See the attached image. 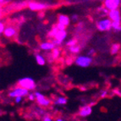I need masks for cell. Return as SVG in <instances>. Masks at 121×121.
<instances>
[{"mask_svg":"<svg viewBox=\"0 0 121 121\" xmlns=\"http://www.w3.org/2000/svg\"><path fill=\"white\" fill-rule=\"evenodd\" d=\"M18 86L24 89H26L30 92V91H34L36 88V81H35V80L32 77H30V76H26L19 79Z\"/></svg>","mask_w":121,"mask_h":121,"instance_id":"cell-1","label":"cell"},{"mask_svg":"<svg viewBox=\"0 0 121 121\" xmlns=\"http://www.w3.org/2000/svg\"><path fill=\"white\" fill-rule=\"evenodd\" d=\"M35 97H36V102L40 108H48L51 104H52V100L48 97H47L44 96L42 92L37 91H34Z\"/></svg>","mask_w":121,"mask_h":121,"instance_id":"cell-2","label":"cell"},{"mask_svg":"<svg viewBox=\"0 0 121 121\" xmlns=\"http://www.w3.org/2000/svg\"><path fill=\"white\" fill-rule=\"evenodd\" d=\"M93 63V58L87 55H78L75 59V65L81 68H87Z\"/></svg>","mask_w":121,"mask_h":121,"instance_id":"cell-3","label":"cell"},{"mask_svg":"<svg viewBox=\"0 0 121 121\" xmlns=\"http://www.w3.org/2000/svg\"><path fill=\"white\" fill-rule=\"evenodd\" d=\"M30 93V91H27L26 89H24L22 87L17 86L14 87L13 89H11L8 93V97L10 98H15V97H26L28 96V94Z\"/></svg>","mask_w":121,"mask_h":121,"instance_id":"cell-4","label":"cell"},{"mask_svg":"<svg viewBox=\"0 0 121 121\" xmlns=\"http://www.w3.org/2000/svg\"><path fill=\"white\" fill-rule=\"evenodd\" d=\"M96 26L100 31H109L112 29V21L108 18H103L97 20Z\"/></svg>","mask_w":121,"mask_h":121,"instance_id":"cell-5","label":"cell"},{"mask_svg":"<svg viewBox=\"0 0 121 121\" xmlns=\"http://www.w3.org/2000/svg\"><path fill=\"white\" fill-rule=\"evenodd\" d=\"M67 36H68L67 30H58L52 40V43L56 47L59 48V46H61L65 41V39L67 38Z\"/></svg>","mask_w":121,"mask_h":121,"instance_id":"cell-6","label":"cell"},{"mask_svg":"<svg viewBox=\"0 0 121 121\" xmlns=\"http://www.w3.org/2000/svg\"><path fill=\"white\" fill-rule=\"evenodd\" d=\"M27 6L32 11H43L48 8L49 5L46 3L36 2V1H30L27 4Z\"/></svg>","mask_w":121,"mask_h":121,"instance_id":"cell-7","label":"cell"},{"mask_svg":"<svg viewBox=\"0 0 121 121\" xmlns=\"http://www.w3.org/2000/svg\"><path fill=\"white\" fill-rule=\"evenodd\" d=\"M121 1L120 0H105L103 2V6L107 9L108 11L119 9V7L120 6Z\"/></svg>","mask_w":121,"mask_h":121,"instance_id":"cell-8","label":"cell"},{"mask_svg":"<svg viewBox=\"0 0 121 121\" xmlns=\"http://www.w3.org/2000/svg\"><path fill=\"white\" fill-rule=\"evenodd\" d=\"M92 113V108L91 105L90 104H86L83 105L80 108L78 111V115L81 118H86L91 114Z\"/></svg>","mask_w":121,"mask_h":121,"instance_id":"cell-9","label":"cell"},{"mask_svg":"<svg viewBox=\"0 0 121 121\" xmlns=\"http://www.w3.org/2000/svg\"><path fill=\"white\" fill-rule=\"evenodd\" d=\"M70 21H71L70 17L68 16L67 14H59V15H58V24L62 25L63 26H65L66 28H67V26H69Z\"/></svg>","mask_w":121,"mask_h":121,"instance_id":"cell-10","label":"cell"},{"mask_svg":"<svg viewBox=\"0 0 121 121\" xmlns=\"http://www.w3.org/2000/svg\"><path fill=\"white\" fill-rule=\"evenodd\" d=\"M3 35H4L5 37H7V38H14V36L17 35V30H16V28L13 26H6L5 30H4V32Z\"/></svg>","mask_w":121,"mask_h":121,"instance_id":"cell-11","label":"cell"},{"mask_svg":"<svg viewBox=\"0 0 121 121\" xmlns=\"http://www.w3.org/2000/svg\"><path fill=\"white\" fill-rule=\"evenodd\" d=\"M39 48H40L41 50L43 51H51L52 52L53 49L56 48L53 43H52V41H46V42H43V43H41L40 45H39Z\"/></svg>","mask_w":121,"mask_h":121,"instance_id":"cell-12","label":"cell"},{"mask_svg":"<svg viewBox=\"0 0 121 121\" xmlns=\"http://www.w3.org/2000/svg\"><path fill=\"white\" fill-rule=\"evenodd\" d=\"M108 18L111 20L112 22H115V21H121L120 11H119V9L109 11L108 15Z\"/></svg>","mask_w":121,"mask_h":121,"instance_id":"cell-13","label":"cell"},{"mask_svg":"<svg viewBox=\"0 0 121 121\" xmlns=\"http://www.w3.org/2000/svg\"><path fill=\"white\" fill-rule=\"evenodd\" d=\"M67 103H68V99L64 96H59V97H55L52 102L54 106H65Z\"/></svg>","mask_w":121,"mask_h":121,"instance_id":"cell-14","label":"cell"},{"mask_svg":"<svg viewBox=\"0 0 121 121\" xmlns=\"http://www.w3.org/2000/svg\"><path fill=\"white\" fill-rule=\"evenodd\" d=\"M35 59H36V64L38 65H40V66H43V65H46V59L41 53H36L35 55Z\"/></svg>","mask_w":121,"mask_h":121,"instance_id":"cell-15","label":"cell"},{"mask_svg":"<svg viewBox=\"0 0 121 121\" xmlns=\"http://www.w3.org/2000/svg\"><path fill=\"white\" fill-rule=\"evenodd\" d=\"M120 49H121L120 44H119V43H113L111 46V48H110V52H111L112 55L117 54V53L119 52Z\"/></svg>","mask_w":121,"mask_h":121,"instance_id":"cell-16","label":"cell"},{"mask_svg":"<svg viewBox=\"0 0 121 121\" xmlns=\"http://www.w3.org/2000/svg\"><path fill=\"white\" fill-rule=\"evenodd\" d=\"M61 54V50L59 47H56L51 52V57H52V59H58L60 57Z\"/></svg>","mask_w":121,"mask_h":121,"instance_id":"cell-17","label":"cell"},{"mask_svg":"<svg viewBox=\"0 0 121 121\" xmlns=\"http://www.w3.org/2000/svg\"><path fill=\"white\" fill-rule=\"evenodd\" d=\"M81 48L79 45H75L74 47H71V48H69V51L70 53L72 54H78L79 52H81Z\"/></svg>","mask_w":121,"mask_h":121,"instance_id":"cell-18","label":"cell"},{"mask_svg":"<svg viewBox=\"0 0 121 121\" xmlns=\"http://www.w3.org/2000/svg\"><path fill=\"white\" fill-rule=\"evenodd\" d=\"M58 28L56 27V26H53L52 27V29H51L50 30L48 31V37L49 39H52V38L54 37V36H55V34L57 33V31H58Z\"/></svg>","mask_w":121,"mask_h":121,"instance_id":"cell-19","label":"cell"},{"mask_svg":"<svg viewBox=\"0 0 121 121\" xmlns=\"http://www.w3.org/2000/svg\"><path fill=\"white\" fill-rule=\"evenodd\" d=\"M112 29L114 31H120L121 30V21H115L112 22Z\"/></svg>","mask_w":121,"mask_h":121,"instance_id":"cell-20","label":"cell"},{"mask_svg":"<svg viewBox=\"0 0 121 121\" xmlns=\"http://www.w3.org/2000/svg\"><path fill=\"white\" fill-rule=\"evenodd\" d=\"M65 44H66V46L68 47V48H71V47H74V46H75V45H77V40L75 38H71L67 41Z\"/></svg>","mask_w":121,"mask_h":121,"instance_id":"cell-21","label":"cell"},{"mask_svg":"<svg viewBox=\"0 0 121 121\" xmlns=\"http://www.w3.org/2000/svg\"><path fill=\"white\" fill-rule=\"evenodd\" d=\"M97 11L101 14V15H104V16L108 15V13H109L108 10L106 8H104L103 6H102V7H100V8L97 9Z\"/></svg>","mask_w":121,"mask_h":121,"instance_id":"cell-22","label":"cell"},{"mask_svg":"<svg viewBox=\"0 0 121 121\" xmlns=\"http://www.w3.org/2000/svg\"><path fill=\"white\" fill-rule=\"evenodd\" d=\"M5 28H6V26H5V23L2 20H0V35L4 34V30H5Z\"/></svg>","mask_w":121,"mask_h":121,"instance_id":"cell-23","label":"cell"},{"mask_svg":"<svg viewBox=\"0 0 121 121\" xmlns=\"http://www.w3.org/2000/svg\"><path fill=\"white\" fill-rule=\"evenodd\" d=\"M27 99H28L29 101H30V102L36 101V97H35L34 91H30V92L29 93L28 96H27Z\"/></svg>","mask_w":121,"mask_h":121,"instance_id":"cell-24","label":"cell"},{"mask_svg":"<svg viewBox=\"0 0 121 121\" xmlns=\"http://www.w3.org/2000/svg\"><path fill=\"white\" fill-rule=\"evenodd\" d=\"M108 94V90H102L101 91H100V97L101 98H105V97H107Z\"/></svg>","mask_w":121,"mask_h":121,"instance_id":"cell-25","label":"cell"},{"mask_svg":"<svg viewBox=\"0 0 121 121\" xmlns=\"http://www.w3.org/2000/svg\"><path fill=\"white\" fill-rule=\"evenodd\" d=\"M95 53H96V50L94 48H91V49H89L88 51H87V56H89V57H91L92 58L94 55H95Z\"/></svg>","mask_w":121,"mask_h":121,"instance_id":"cell-26","label":"cell"},{"mask_svg":"<svg viewBox=\"0 0 121 121\" xmlns=\"http://www.w3.org/2000/svg\"><path fill=\"white\" fill-rule=\"evenodd\" d=\"M43 121H53V119H52V118L51 117L50 115L46 114L43 117Z\"/></svg>","mask_w":121,"mask_h":121,"instance_id":"cell-27","label":"cell"},{"mask_svg":"<svg viewBox=\"0 0 121 121\" xmlns=\"http://www.w3.org/2000/svg\"><path fill=\"white\" fill-rule=\"evenodd\" d=\"M22 100H23V97H15V98L14 99V102L16 104H20L21 102H22Z\"/></svg>","mask_w":121,"mask_h":121,"instance_id":"cell-28","label":"cell"},{"mask_svg":"<svg viewBox=\"0 0 121 121\" xmlns=\"http://www.w3.org/2000/svg\"><path fill=\"white\" fill-rule=\"evenodd\" d=\"M70 20H72V21H77V20H79V15H78V14H73L72 16L70 17Z\"/></svg>","mask_w":121,"mask_h":121,"instance_id":"cell-29","label":"cell"},{"mask_svg":"<svg viewBox=\"0 0 121 121\" xmlns=\"http://www.w3.org/2000/svg\"><path fill=\"white\" fill-rule=\"evenodd\" d=\"M9 3V1H6V0H0V6H4L3 4H7Z\"/></svg>","mask_w":121,"mask_h":121,"instance_id":"cell-30","label":"cell"},{"mask_svg":"<svg viewBox=\"0 0 121 121\" xmlns=\"http://www.w3.org/2000/svg\"><path fill=\"white\" fill-rule=\"evenodd\" d=\"M55 121H65V119H64L63 118H61V117H59V118H57V119H55Z\"/></svg>","mask_w":121,"mask_h":121,"instance_id":"cell-31","label":"cell"},{"mask_svg":"<svg viewBox=\"0 0 121 121\" xmlns=\"http://www.w3.org/2000/svg\"><path fill=\"white\" fill-rule=\"evenodd\" d=\"M114 91V92L116 93V94H118V95L120 96V97H121V91H118V90H115V91Z\"/></svg>","mask_w":121,"mask_h":121,"instance_id":"cell-32","label":"cell"},{"mask_svg":"<svg viewBox=\"0 0 121 121\" xmlns=\"http://www.w3.org/2000/svg\"><path fill=\"white\" fill-rule=\"evenodd\" d=\"M120 56H121V54H120Z\"/></svg>","mask_w":121,"mask_h":121,"instance_id":"cell-33","label":"cell"}]
</instances>
